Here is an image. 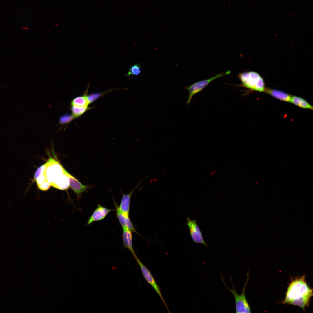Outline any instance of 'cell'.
Segmentation results:
<instances>
[{"mask_svg": "<svg viewBox=\"0 0 313 313\" xmlns=\"http://www.w3.org/2000/svg\"><path fill=\"white\" fill-rule=\"evenodd\" d=\"M304 275L292 281L289 285L283 304L299 306L304 311L309 305L313 290L308 285Z\"/></svg>", "mask_w": 313, "mask_h": 313, "instance_id": "6da1fadb", "label": "cell"}, {"mask_svg": "<svg viewBox=\"0 0 313 313\" xmlns=\"http://www.w3.org/2000/svg\"><path fill=\"white\" fill-rule=\"evenodd\" d=\"M238 77L243 86L259 92L265 90L263 79L257 72L250 71L242 72L239 74Z\"/></svg>", "mask_w": 313, "mask_h": 313, "instance_id": "7a4b0ae2", "label": "cell"}, {"mask_svg": "<svg viewBox=\"0 0 313 313\" xmlns=\"http://www.w3.org/2000/svg\"><path fill=\"white\" fill-rule=\"evenodd\" d=\"M249 277V271H248L244 287L242 289L241 293L240 294H239L235 289L231 278H230V279L232 284V289L228 287L225 282L223 276H221V279L223 281L225 286L232 294L234 298L235 301V309L236 312L237 313H250L251 312L250 305L245 294V289L248 281Z\"/></svg>", "mask_w": 313, "mask_h": 313, "instance_id": "3957f363", "label": "cell"}, {"mask_svg": "<svg viewBox=\"0 0 313 313\" xmlns=\"http://www.w3.org/2000/svg\"><path fill=\"white\" fill-rule=\"evenodd\" d=\"M47 162L45 173L47 181L51 185L55 180L64 173L65 168L59 162L51 157Z\"/></svg>", "mask_w": 313, "mask_h": 313, "instance_id": "277c9868", "label": "cell"}, {"mask_svg": "<svg viewBox=\"0 0 313 313\" xmlns=\"http://www.w3.org/2000/svg\"><path fill=\"white\" fill-rule=\"evenodd\" d=\"M230 73V71L228 70L225 73H221L208 79L198 81L189 86L185 87V89L189 91V96L186 103L189 105L193 96L201 91L212 81L217 78L228 74Z\"/></svg>", "mask_w": 313, "mask_h": 313, "instance_id": "5b68a950", "label": "cell"}, {"mask_svg": "<svg viewBox=\"0 0 313 313\" xmlns=\"http://www.w3.org/2000/svg\"><path fill=\"white\" fill-rule=\"evenodd\" d=\"M135 260L139 265L142 274L145 279L154 288L160 297L168 311L169 312L167 306L161 294L160 289L150 272L147 268L140 261L138 257Z\"/></svg>", "mask_w": 313, "mask_h": 313, "instance_id": "8992f818", "label": "cell"}, {"mask_svg": "<svg viewBox=\"0 0 313 313\" xmlns=\"http://www.w3.org/2000/svg\"><path fill=\"white\" fill-rule=\"evenodd\" d=\"M65 171L68 176L69 182V187L75 193L77 200L79 201L81 195L85 192L93 189L95 185H84L81 183L76 178L69 174L65 169Z\"/></svg>", "mask_w": 313, "mask_h": 313, "instance_id": "52a82bcc", "label": "cell"}, {"mask_svg": "<svg viewBox=\"0 0 313 313\" xmlns=\"http://www.w3.org/2000/svg\"><path fill=\"white\" fill-rule=\"evenodd\" d=\"M187 225L190 231V234L193 241L196 243L202 244L205 246H208L205 242L200 230L196 223V220L187 219Z\"/></svg>", "mask_w": 313, "mask_h": 313, "instance_id": "ba28073f", "label": "cell"}, {"mask_svg": "<svg viewBox=\"0 0 313 313\" xmlns=\"http://www.w3.org/2000/svg\"><path fill=\"white\" fill-rule=\"evenodd\" d=\"M115 210L110 209L98 204L97 208L88 219L86 225H89L92 223L104 219L110 212Z\"/></svg>", "mask_w": 313, "mask_h": 313, "instance_id": "9c48e42d", "label": "cell"}, {"mask_svg": "<svg viewBox=\"0 0 313 313\" xmlns=\"http://www.w3.org/2000/svg\"><path fill=\"white\" fill-rule=\"evenodd\" d=\"M113 200L116 209L115 210H116V217L118 219L122 227L126 228L132 232H135L139 235L140 236L136 230L129 217V216L125 214L120 210L119 208V206L115 200L114 199Z\"/></svg>", "mask_w": 313, "mask_h": 313, "instance_id": "30bf717a", "label": "cell"}, {"mask_svg": "<svg viewBox=\"0 0 313 313\" xmlns=\"http://www.w3.org/2000/svg\"><path fill=\"white\" fill-rule=\"evenodd\" d=\"M147 177L148 176H146L143 180L140 181L136 186L129 193L124 194L122 191V197L119 205V208L122 212L129 216L131 195L139 184Z\"/></svg>", "mask_w": 313, "mask_h": 313, "instance_id": "8fae6325", "label": "cell"}, {"mask_svg": "<svg viewBox=\"0 0 313 313\" xmlns=\"http://www.w3.org/2000/svg\"><path fill=\"white\" fill-rule=\"evenodd\" d=\"M122 228L123 247L128 250L135 259L137 257L133 248L132 232L126 228Z\"/></svg>", "mask_w": 313, "mask_h": 313, "instance_id": "7c38bea8", "label": "cell"}, {"mask_svg": "<svg viewBox=\"0 0 313 313\" xmlns=\"http://www.w3.org/2000/svg\"><path fill=\"white\" fill-rule=\"evenodd\" d=\"M65 169L64 173L55 180L51 184L54 187L61 190H67L69 187V178Z\"/></svg>", "mask_w": 313, "mask_h": 313, "instance_id": "4fadbf2b", "label": "cell"}, {"mask_svg": "<svg viewBox=\"0 0 313 313\" xmlns=\"http://www.w3.org/2000/svg\"><path fill=\"white\" fill-rule=\"evenodd\" d=\"M266 91L269 94L280 100L290 102L291 96L283 92L277 90L270 89H267Z\"/></svg>", "mask_w": 313, "mask_h": 313, "instance_id": "5bb4252c", "label": "cell"}, {"mask_svg": "<svg viewBox=\"0 0 313 313\" xmlns=\"http://www.w3.org/2000/svg\"><path fill=\"white\" fill-rule=\"evenodd\" d=\"M290 102L303 108L313 109L312 107L305 100L297 96L291 97Z\"/></svg>", "mask_w": 313, "mask_h": 313, "instance_id": "9a60e30c", "label": "cell"}, {"mask_svg": "<svg viewBox=\"0 0 313 313\" xmlns=\"http://www.w3.org/2000/svg\"><path fill=\"white\" fill-rule=\"evenodd\" d=\"M89 109L88 106L71 105L72 114L75 118L81 116Z\"/></svg>", "mask_w": 313, "mask_h": 313, "instance_id": "2e32d148", "label": "cell"}, {"mask_svg": "<svg viewBox=\"0 0 313 313\" xmlns=\"http://www.w3.org/2000/svg\"><path fill=\"white\" fill-rule=\"evenodd\" d=\"M89 104L86 95L77 97L73 99L71 102V105L88 106Z\"/></svg>", "mask_w": 313, "mask_h": 313, "instance_id": "e0dca14e", "label": "cell"}, {"mask_svg": "<svg viewBox=\"0 0 313 313\" xmlns=\"http://www.w3.org/2000/svg\"><path fill=\"white\" fill-rule=\"evenodd\" d=\"M47 164V162L41 165L37 168L36 171H35L34 175V176L33 179L32 181L30 184L29 186V187L27 189L25 192V193L26 194L27 192L28 188L34 182H35L38 177L41 174H43L45 172V169L46 168V166Z\"/></svg>", "mask_w": 313, "mask_h": 313, "instance_id": "ac0fdd59", "label": "cell"}, {"mask_svg": "<svg viewBox=\"0 0 313 313\" xmlns=\"http://www.w3.org/2000/svg\"><path fill=\"white\" fill-rule=\"evenodd\" d=\"M140 66L139 64H136L130 66L127 74L129 77L131 76H137L140 73Z\"/></svg>", "mask_w": 313, "mask_h": 313, "instance_id": "d6986e66", "label": "cell"}, {"mask_svg": "<svg viewBox=\"0 0 313 313\" xmlns=\"http://www.w3.org/2000/svg\"><path fill=\"white\" fill-rule=\"evenodd\" d=\"M74 118L72 114L65 115L60 118L59 123L60 124H65L70 122Z\"/></svg>", "mask_w": 313, "mask_h": 313, "instance_id": "ffe728a7", "label": "cell"}, {"mask_svg": "<svg viewBox=\"0 0 313 313\" xmlns=\"http://www.w3.org/2000/svg\"><path fill=\"white\" fill-rule=\"evenodd\" d=\"M37 186L40 190L46 191L48 190L52 185L47 181H46Z\"/></svg>", "mask_w": 313, "mask_h": 313, "instance_id": "44dd1931", "label": "cell"}, {"mask_svg": "<svg viewBox=\"0 0 313 313\" xmlns=\"http://www.w3.org/2000/svg\"><path fill=\"white\" fill-rule=\"evenodd\" d=\"M101 94L100 93L92 94L89 95H86V97L89 104L92 103L99 98Z\"/></svg>", "mask_w": 313, "mask_h": 313, "instance_id": "7402d4cb", "label": "cell"}, {"mask_svg": "<svg viewBox=\"0 0 313 313\" xmlns=\"http://www.w3.org/2000/svg\"><path fill=\"white\" fill-rule=\"evenodd\" d=\"M46 181H47L46 175L44 172L35 181L37 185L40 184Z\"/></svg>", "mask_w": 313, "mask_h": 313, "instance_id": "603a6c76", "label": "cell"}]
</instances>
